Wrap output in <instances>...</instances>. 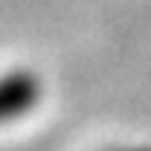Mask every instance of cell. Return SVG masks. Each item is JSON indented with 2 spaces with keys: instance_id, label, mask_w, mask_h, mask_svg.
I'll return each instance as SVG.
<instances>
[{
  "instance_id": "cell-1",
  "label": "cell",
  "mask_w": 151,
  "mask_h": 151,
  "mask_svg": "<svg viewBox=\"0 0 151 151\" xmlns=\"http://www.w3.org/2000/svg\"><path fill=\"white\" fill-rule=\"evenodd\" d=\"M41 96H44V84L32 70L15 67L0 73V125L26 119L38 108Z\"/></svg>"
},
{
  "instance_id": "cell-2",
  "label": "cell",
  "mask_w": 151,
  "mask_h": 151,
  "mask_svg": "<svg viewBox=\"0 0 151 151\" xmlns=\"http://www.w3.org/2000/svg\"><path fill=\"white\" fill-rule=\"evenodd\" d=\"M108 151H148V148H108Z\"/></svg>"
}]
</instances>
